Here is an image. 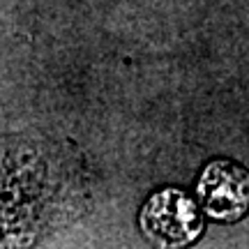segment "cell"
Masks as SVG:
<instances>
[{"label":"cell","mask_w":249,"mask_h":249,"mask_svg":"<svg viewBox=\"0 0 249 249\" xmlns=\"http://www.w3.org/2000/svg\"><path fill=\"white\" fill-rule=\"evenodd\" d=\"M141 229L157 247L178 249L194 242L203 231L196 203L180 189H164L145 203Z\"/></svg>","instance_id":"6da1fadb"},{"label":"cell","mask_w":249,"mask_h":249,"mask_svg":"<svg viewBox=\"0 0 249 249\" xmlns=\"http://www.w3.org/2000/svg\"><path fill=\"white\" fill-rule=\"evenodd\" d=\"M198 198L213 219L235 222L249 210V173L233 161H213L198 180Z\"/></svg>","instance_id":"7a4b0ae2"}]
</instances>
